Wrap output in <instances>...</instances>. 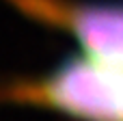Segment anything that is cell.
Segmentation results:
<instances>
[{
    "label": "cell",
    "instance_id": "obj_1",
    "mask_svg": "<svg viewBox=\"0 0 123 121\" xmlns=\"http://www.w3.org/2000/svg\"><path fill=\"white\" fill-rule=\"evenodd\" d=\"M0 102L41 106L80 121H123V67L74 56L37 80L0 84Z\"/></svg>",
    "mask_w": 123,
    "mask_h": 121
},
{
    "label": "cell",
    "instance_id": "obj_2",
    "mask_svg": "<svg viewBox=\"0 0 123 121\" xmlns=\"http://www.w3.org/2000/svg\"><path fill=\"white\" fill-rule=\"evenodd\" d=\"M26 17L65 30L86 56L123 67V2L89 0H6Z\"/></svg>",
    "mask_w": 123,
    "mask_h": 121
}]
</instances>
